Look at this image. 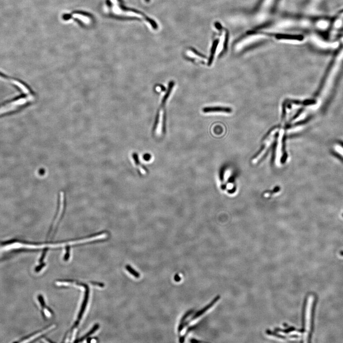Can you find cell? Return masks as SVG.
Wrapping results in <instances>:
<instances>
[{"mask_svg":"<svg viewBox=\"0 0 343 343\" xmlns=\"http://www.w3.org/2000/svg\"><path fill=\"white\" fill-rule=\"evenodd\" d=\"M166 103L161 102L160 109L158 111L154 127V133L156 136H161L165 133L166 127L165 105Z\"/></svg>","mask_w":343,"mask_h":343,"instance_id":"1","label":"cell"},{"mask_svg":"<svg viewBox=\"0 0 343 343\" xmlns=\"http://www.w3.org/2000/svg\"><path fill=\"white\" fill-rule=\"evenodd\" d=\"M313 296L310 295L308 297L307 300V304H306V311H305V338H307L308 337V333L310 329V325H311V318L312 307V303H313Z\"/></svg>","mask_w":343,"mask_h":343,"instance_id":"2","label":"cell"},{"mask_svg":"<svg viewBox=\"0 0 343 343\" xmlns=\"http://www.w3.org/2000/svg\"><path fill=\"white\" fill-rule=\"evenodd\" d=\"M220 298V297L219 296H217L216 298H214L213 300H212V301L208 305H207V306H205L204 308H202V309H201V310H199V311H198L196 313V314H195V315H194V316H192V317L191 319V320H195V319L197 318L198 317H200L201 315H203V314L205 313L206 312H207V311H208V310L209 309H210V308L212 307V306H213V305H214V304L218 302V300H219Z\"/></svg>","mask_w":343,"mask_h":343,"instance_id":"3","label":"cell"},{"mask_svg":"<svg viewBox=\"0 0 343 343\" xmlns=\"http://www.w3.org/2000/svg\"><path fill=\"white\" fill-rule=\"evenodd\" d=\"M187 54L190 58L195 59V60L199 61L201 63L206 60V58L203 56L202 54H200L199 53H198L197 51H196L194 49H190V50H188L187 52Z\"/></svg>","mask_w":343,"mask_h":343,"instance_id":"4","label":"cell"},{"mask_svg":"<svg viewBox=\"0 0 343 343\" xmlns=\"http://www.w3.org/2000/svg\"><path fill=\"white\" fill-rule=\"evenodd\" d=\"M230 109L229 108H223V107H206L203 108V113H216V112H224V113H228L230 112Z\"/></svg>","mask_w":343,"mask_h":343,"instance_id":"5","label":"cell"},{"mask_svg":"<svg viewBox=\"0 0 343 343\" xmlns=\"http://www.w3.org/2000/svg\"><path fill=\"white\" fill-rule=\"evenodd\" d=\"M132 157H133L134 163L136 166L138 168V169L141 171V172L143 173H146L147 172V169L140 162L138 155H137L136 153H134L132 155Z\"/></svg>","mask_w":343,"mask_h":343,"instance_id":"6","label":"cell"},{"mask_svg":"<svg viewBox=\"0 0 343 343\" xmlns=\"http://www.w3.org/2000/svg\"><path fill=\"white\" fill-rule=\"evenodd\" d=\"M192 312H193L192 310H190L182 318L178 328V331L179 333H180L182 331V330L184 329V327L187 325V323L186 322V320L189 317V316L192 313Z\"/></svg>","mask_w":343,"mask_h":343,"instance_id":"7","label":"cell"},{"mask_svg":"<svg viewBox=\"0 0 343 343\" xmlns=\"http://www.w3.org/2000/svg\"><path fill=\"white\" fill-rule=\"evenodd\" d=\"M26 96H27V95H25V94H22V95H20L14 97V98H12V99L6 100V101H4V102H3L2 103H1V104H0V108H1L2 106H3L5 105H7V104L13 102V101H16V100H19V99H21V98H25Z\"/></svg>","mask_w":343,"mask_h":343,"instance_id":"8","label":"cell"},{"mask_svg":"<svg viewBox=\"0 0 343 343\" xmlns=\"http://www.w3.org/2000/svg\"><path fill=\"white\" fill-rule=\"evenodd\" d=\"M126 269L132 275L135 276L136 278H139L140 277V274L138 272L136 271V270L132 268V266H130V265H127L126 266Z\"/></svg>","mask_w":343,"mask_h":343,"instance_id":"9","label":"cell"},{"mask_svg":"<svg viewBox=\"0 0 343 343\" xmlns=\"http://www.w3.org/2000/svg\"><path fill=\"white\" fill-rule=\"evenodd\" d=\"M98 327H99V325H95V326L93 327V329H92L90 332H88V333L84 337H82V338H81V339H80V340H79V341H76V342H81V341H83L85 338L87 337V336H88L89 335H91L92 334L94 333V332L98 329Z\"/></svg>","mask_w":343,"mask_h":343,"instance_id":"10","label":"cell"},{"mask_svg":"<svg viewBox=\"0 0 343 343\" xmlns=\"http://www.w3.org/2000/svg\"><path fill=\"white\" fill-rule=\"evenodd\" d=\"M70 248L69 247L67 246L66 248V253H65V256L64 257V260L67 261L70 257Z\"/></svg>","mask_w":343,"mask_h":343,"instance_id":"11","label":"cell"},{"mask_svg":"<svg viewBox=\"0 0 343 343\" xmlns=\"http://www.w3.org/2000/svg\"><path fill=\"white\" fill-rule=\"evenodd\" d=\"M174 278H175L174 279H175V280L176 281V282L179 281L181 280V277H180L179 275H178V274L175 275Z\"/></svg>","mask_w":343,"mask_h":343,"instance_id":"12","label":"cell"},{"mask_svg":"<svg viewBox=\"0 0 343 343\" xmlns=\"http://www.w3.org/2000/svg\"><path fill=\"white\" fill-rule=\"evenodd\" d=\"M44 265H45V264H41V265H40V266H39V267H37V268H36L35 270H36V272L40 271V270H41V269H42V268H43V267L44 266Z\"/></svg>","mask_w":343,"mask_h":343,"instance_id":"13","label":"cell"},{"mask_svg":"<svg viewBox=\"0 0 343 343\" xmlns=\"http://www.w3.org/2000/svg\"><path fill=\"white\" fill-rule=\"evenodd\" d=\"M0 76H1V77H4V78H10V77H8V76H7L6 75L4 74H3V73H1V72H0Z\"/></svg>","mask_w":343,"mask_h":343,"instance_id":"14","label":"cell"},{"mask_svg":"<svg viewBox=\"0 0 343 343\" xmlns=\"http://www.w3.org/2000/svg\"><path fill=\"white\" fill-rule=\"evenodd\" d=\"M190 342L192 343H196V342H201V341H199V340H197L196 339H192L190 340Z\"/></svg>","mask_w":343,"mask_h":343,"instance_id":"15","label":"cell"},{"mask_svg":"<svg viewBox=\"0 0 343 343\" xmlns=\"http://www.w3.org/2000/svg\"><path fill=\"white\" fill-rule=\"evenodd\" d=\"M146 1H149V0H146Z\"/></svg>","mask_w":343,"mask_h":343,"instance_id":"16","label":"cell"}]
</instances>
